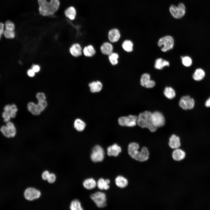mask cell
Returning a JSON list of instances; mask_svg holds the SVG:
<instances>
[{
  "label": "cell",
  "instance_id": "obj_18",
  "mask_svg": "<svg viewBox=\"0 0 210 210\" xmlns=\"http://www.w3.org/2000/svg\"><path fill=\"white\" fill-rule=\"evenodd\" d=\"M100 50L103 54L108 56L113 52V47L111 42H105L101 45Z\"/></svg>",
  "mask_w": 210,
  "mask_h": 210
},
{
  "label": "cell",
  "instance_id": "obj_45",
  "mask_svg": "<svg viewBox=\"0 0 210 210\" xmlns=\"http://www.w3.org/2000/svg\"><path fill=\"white\" fill-rule=\"evenodd\" d=\"M5 29V24L4 23L0 22V35H3Z\"/></svg>",
  "mask_w": 210,
  "mask_h": 210
},
{
  "label": "cell",
  "instance_id": "obj_39",
  "mask_svg": "<svg viewBox=\"0 0 210 210\" xmlns=\"http://www.w3.org/2000/svg\"><path fill=\"white\" fill-rule=\"evenodd\" d=\"M56 176L53 173H50L46 181L50 183H53L56 180Z\"/></svg>",
  "mask_w": 210,
  "mask_h": 210
},
{
  "label": "cell",
  "instance_id": "obj_20",
  "mask_svg": "<svg viewBox=\"0 0 210 210\" xmlns=\"http://www.w3.org/2000/svg\"><path fill=\"white\" fill-rule=\"evenodd\" d=\"M107 154L108 156H118L121 151V147L117 144H114L108 147L107 148Z\"/></svg>",
  "mask_w": 210,
  "mask_h": 210
},
{
  "label": "cell",
  "instance_id": "obj_9",
  "mask_svg": "<svg viewBox=\"0 0 210 210\" xmlns=\"http://www.w3.org/2000/svg\"><path fill=\"white\" fill-rule=\"evenodd\" d=\"M90 198L99 208H103L106 206V196L104 193L97 192L92 194Z\"/></svg>",
  "mask_w": 210,
  "mask_h": 210
},
{
  "label": "cell",
  "instance_id": "obj_16",
  "mask_svg": "<svg viewBox=\"0 0 210 210\" xmlns=\"http://www.w3.org/2000/svg\"><path fill=\"white\" fill-rule=\"evenodd\" d=\"M172 156L174 160L176 161H181L186 157V153L181 148H178L173 150Z\"/></svg>",
  "mask_w": 210,
  "mask_h": 210
},
{
  "label": "cell",
  "instance_id": "obj_1",
  "mask_svg": "<svg viewBox=\"0 0 210 210\" xmlns=\"http://www.w3.org/2000/svg\"><path fill=\"white\" fill-rule=\"evenodd\" d=\"M140 146L137 143L132 142L128 145V153L133 160L140 162L148 160L149 158V151L146 146L142 147L139 150Z\"/></svg>",
  "mask_w": 210,
  "mask_h": 210
},
{
  "label": "cell",
  "instance_id": "obj_19",
  "mask_svg": "<svg viewBox=\"0 0 210 210\" xmlns=\"http://www.w3.org/2000/svg\"><path fill=\"white\" fill-rule=\"evenodd\" d=\"M88 86L90 92L92 93L100 92L103 87L102 83L99 80L93 81L89 83Z\"/></svg>",
  "mask_w": 210,
  "mask_h": 210
},
{
  "label": "cell",
  "instance_id": "obj_13",
  "mask_svg": "<svg viewBox=\"0 0 210 210\" xmlns=\"http://www.w3.org/2000/svg\"><path fill=\"white\" fill-rule=\"evenodd\" d=\"M121 37L119 30L117 28H113L110 29L108 32V38L110 42L115 43L118 42Z\"/></svg>",
  "mask_w": 210,
  "mask_h": 210
},
{
  "label": "cell",
  "instance_id": "obj_38",
  "mask_svg": "<svg viewBox=\"0 0 210 210\" xmlns=\"http://www.w3.org/2000/svg\"><path fill=\"white\" fill-rule=\"evenodd\" d=\"M37 104L41 112L45 109L47 106V103L46 100L38 101Z\"/></svg>",
  "mask_w": 210,
  "mask_h": 210
},
{
  "label": "cell",
  "instance_id": "obj_10",
  "mask_svg": "<svg viewBox=\"0 0 210 210\" xmlns=\"http://www.w3.org/2000/svg\"><path fill=\"white\" fill-rule=\"evenodd\" d=\"M137 117L135 115H130L127 116H122L118 119L119 124L121 126L132 127L137 124Z\"/></svg>",
  "mask_w": 210,
  "mask_h": 210
},
{
  "label": "cell",
  "instance_id": "obj_2",
  "mask_svg": "<svg viewBox=\"0 0 210 210\" xmlns=\"http://www.w3.org/2000/svg\"><path fill=\"white\" fill-rule=\"evenodd\" d=\"M40 14L44 16L53 15L58 9L60 2L59 0H38Z\"/></svg>",
  "mask_w": 210,
  "mask_h": 210
},
{
  "label": "cell",
  "instance_id": "obj_23",
  "mask_svg": "<svg viewBox=\"0 0 210 210\" xmlns=\"http://www.w3.org/2000/svg\"><path fill=\"white\" fill-rule=\"evenodd\" d=\"M83 53L86 57H92L95 55L96 51L92 45H89L84 48L83 50Z\"/></svg>",
  "mask_w": 210,
  "mask_h": 210
},
{
  "label": "cell",
  "instance_id": "obj_7",
  "mask_svg": "<svg viewBox=\"0 0 210 210\" xmlns=\"http://www.w3.org/2000/svg\"><path fill=\"white\" fill-rule=\"evenodd\" d=\"M41 195V193L39 190L32 187L26 188L23 193L24 198L29 201L37 199L40 198Z\"/></svg>",
  "mask_w": 210,
  "mask_h": 210
},
{
  "label": "cell",
  "instance_id": "obj_47",
  "mask_svg": "<svg viewBox=\"0 0 210 210\" xmlns=\"http://www.w3.org/2000/svg\"><path fill=\"white\" fill-rule=\"evenodd\" d=\"M2 35H0V41L2 39Z\"/></svg>",
  "mask_w": 210,
  "mask_h": 210
},
{
  "label": "cell",
  "instance_id": "obj_17",
  "mask_svg": "<svg viewBox=\"0 0 210 210\" xmlns=\"http://www.w3.org/2000/svg\"><path fill=\"white\" fill-rule=\"evenodd\" d=\"M168 145L173 150L179 148L181 145L180 138L175 134L172 135L169 138Z\"/></svg>",
  "mask_w": 210,
  "mask_h": 210
},
{
  "label": "cell",
  "instance_id": "obj_22",
  "mask_svg": "<svg viewBox=\"0 0 210 210\" xmlns=\"http://www.w3.org/2000/svg\"><path fill=\"white\" fill-rule=\"evenodd\" d=\"M205 76V72L201 68L197 69L192 75L193 79L197 81L202 80Z\"/></svg>",
  "mask_w": 210,
  "mask_h": 210
},
{
  "label": "cell",
  "instance_id": "obj_36",
  "mask_svg": "<svg viewBox=\"0 0 210 210\" xmlns=\"http://www.w3.org/2000/svg\"><path fill=\"white\" fill-rule=\"evenodd\" d=\"M181 59L183 64L186 67H189L192 65V60L189 56L181 57Z\"/></svg>",
  "mask_w": 210,
  "mask_h": 210
},
{
  "label": "cell",
  "instance_id": "obj_5",
  "mask_svg": "<svg viewBox=\"0 0 210 210\" xmlns=\"http://www.w3.org/2000/svg\"><path fill=\"white\" fill-rule=\"evenodd\" d=\"M186 8L185 5L182 3L179 4L178 7L172 5L169 7L170 12L174 18L176 19L181 18L186 13Z\"/></svg>",
  "mask_w": 210,
  "mask_h": 210
},
{
  "label": "cell",
  "instance_id": "obj_4",
  "mask_svg": "<svg viewBox=\"0 0 210 210\" xmlns=\"http://www.w3.org/2000/svg\"><path fill=\"white\" fill-rule=\"evenodd\" d=\"M158 44L159 47H162L161 50L165 52L173 48L174 45V41L172 36H166L160 38Z\"/></svg>",
  "mask_w": 210,
  "mask_h": 210
},
{
  "label": "cell",
  "instance_id": "obj_12",
  "mask_svg": "<svg viewBox=\"0 0 210 210\" xmlns=\"http://www.w3.org/2000/svg\"><path fill=\"white\" fill-rule=\"evenodd\" d=\"M152 120L153 125L157 128L163 126L165 124L164 116L161 112L158 111L152 113Z\"/></svg>",
  "mask_w": 210,
  "mask_h": 210
},
{
  "label": "cell",
  "instance_id": "obj_25",
  "mask_svg": "<svg viewBox=\"0 0 210 210\" xmlns=\"http://www.w3.org/2000/svg\"><path fill=\"white\" fill-rule=\"evenodd\" d=\"M27 108L28 111L34 115H39L41 112L39 109L37 104L32 102H29L28 104Z\"/></svg>",
  "mask_w": 210,
  "mask_h": 210
},
{
  "label": "cell",
  "instance_id": "obj_14",
  "mask_svg": "<svg viewBox=\"0 0 210 210\" xmlns=\"http://www.w3.org/2000/svg\"><path fill=\"white\" fill-rule=\"evenodd\" d=\"M140 83L142 86L147 88H153L155 85V82L150 79L149 74L145 73L143 74L140 79Z\"/></svg>",
  "mask_w": 210,
  "mask_h": 210
},
{
  "label": "cell",
  "instance_id": "obj_30",
  "mask_svg": "<svg viewBox=\"0 0 210 210\" xmlns=\"http://www.w3.org/2000/svg\"><path fill=\"white\" fill-rule=\"evenodd\" d=\"M84 187L88 190L94 188L96 186L95 181L92 178L87 179L85 180L83 183Z\"/></svg>",
  "mask_w": 210,
  "mask_h": 210
},
{
  "label": "cell",
  "instance_id": "obj_43",
  "mask_svg": "<svg viewBox=\"0 0 210 210\" xmlns=\"http://www.w3.org/2000/svg\"><path fill=\"white\" fill-rule=\"evenodd\" d=\"M31 68L36 73L39 72L41 70L40 66L37 64H33Z\"/></svg>",
  "mask_w": 210,
  "mask_h": 210
},
{
  "label": "cell",
  "instance_id": "obj_27",
  "mask_svg": "<svg viewBox=\"0 0 210 210\" xmlns=\"http://www.w3.org/2000/svg\"><path fill=\"white\" fill-rule=\"evenodd\" d=\"M116 185L120 188H124L128 185V181L127 179L122 176H118L115 179Z\"/></svg>",
  "mask_w": 210,
  "mask_h": 210
},
{
  "label": "cell",
  "instance_id": "obj_31",
  "mask_svg": "<svg viewBox=\"0 0 210 210\" xmlns=\"http://www.w3.org/2000/svg\"><path fill=\"white\" fill-rule=\"evenodd\" d=\"M164 94L168 99H172L176 96V92L174 90L170 87H166L164 90Z\"/></svg>",
  "mask_w": 210,
  "mask_h": 210
},
{
  "label": "cell",
  "instance_id": "obj_26",
  "mask_svg": "<svg viewBox=\"0 0 210 210\" xmlns=\"http://www.w3.org/2000/svg\"><path fill=\"white\" fill-rule=\"evenodd\" d=\"M169 63L168 61L163 60L161 58H159L156 59L155 64V68L161 70L165 66H169Z\"/></svg>",
  "mask_w": 210,
  "mask_h": 210
},
{
  "label": "cell",
  "instance_id": "obj_40",
  "mask_svg": "<svg viewBox=\"0 0 210 210\" xmlns=\"http://www.w3.org/2000/svg\"><path fill=\"white\" fill-rule=\"evenodd\" d=\"M36 97L38 101L46 100V96L45 94L42 92H38L36 95Z\"/></svg>",
  "mask_w": 210,
  "mask_h": 210
},
{
  "label": "cell",
  "instance_id": "obj_29",
  "mask_svg": "<svg viewBox=\"0 0 210 210\" xmlns=\"http://www.w3.org/2000/svg\"><path fill=\"white\" fill-rule=\"evenodd\" d=\"M110 181L108 179L104 180L102 178L99 179L97 183L98 188L101 190H107L110 187L108 184L110 183Z\"/></svg>",
  "mask_w": 210,
  "mask_h": 210
},
{
  "label": "cell",
  "instance_id": "obj_21",
  "mask_svg": "<svg viewBox=\"0 0 210 210\" xmlns=\"http://www.w3.org/2000/svg\"><path fill=\"white\" fill-rule=\"evenodd\" d=\"M18 110L16 106L14 104L6 105L4 108V111L9 113L12 118L16 117Z\"/></svg>",
  "mask_w": 210,
  "mask_h": 210
},
{
  "label": "cell",
  "instance_id": "obj_33",
  "mask_svg": "<svg viewBox=\"0 0 210 210\" xmlns=\"http://www.w3.org/2000/svg\"><path fill=\"white\" fill-rule=\"evenodd\" d=\"M119 55L118 53L113 52L108 55V59L111 64L113 66L117 65L118 62Z\"/></svg>",
  "mask_w": 210,
  "mask_h": 210
},
{
  "label": "cell",
  "instance_id": "obj_32",
  "mask_svg": "<svg viewBox=\"0 0 210 210\" xmlns=\"http://www.w3.org/2000/svg\"><path fill=\"white\" fill-rule=\"evenodd\" d=\"M85 126V123L80 119H77L74 121V127L78 131L81 132L83 131Z\"/></svg>",
  "mask_w": 210,
  "mask_h": 210
},
{
  "label": "cell",
  "instance_id": "obj_35",
  "mask_svg": "<svg viewBox=\"0 0 210 210\" xmlns=\"http://www.w3.org/2000/svg\"><path fill=\"white\" fill-rule=\"evenodd\" d=\"M3 35L6 39L12 40L15 38L16 34L15 31L8 30L5 29Z\"/></svg>",
  "mask_w": 210,
  "mask_h": 210
},
{
  "label": "cell",
  "instance_id": "obj_42",
  "mask_svg": "<svg viewBox=\"0 0 210 210\" xmlns=\"http://www.w3.org/2000/svg\"><path fill=\"white\" fill-rule=\"evenodd\" d=\"M36 73L32 69H29L27 70V74L28 76L30 78L34 77L36 75Z\"/></svg>",
  "mask_w": 210,
  "mask_h": 210
},
{
  "label": "cell",
  "instance_id": "obj_24",
  "mask_svg": "<svg viewBox=\"0 0 210 210\" xmlns=\"http://www.w3.org/2000/svg\"><path fill=\"white\" fill-rule=\"evenodd\" d=\"M64 14L67 18L71 20H74L76 16L77 11L74 7L70 6L65 10Z\"/></svg>",
  "mask_w": 210,
  "mask_h": 210
},
{
  "label": "cell",
  "instance_id": "obj_41",
  "mask_svg": "<svg viewBox=\"0 0 210 210\" xmlns=\"http://www.w3.org/2000/svg\"><path fill=\"white\" fill-rule=\"evenodd\" d=\"M2 116L3 118L4 121L6 123L9 121L11 118L9 114L4 111L2 113Z\"/></svg>",
  "mask_w": 210,
  "mask_h": 210
},
{
  "label": "cell",
  "instance_id": "obj_34",
  "mask_svg": "<svg viewBox=\"0 0 210 210\" xmlns=\"http://www.w3.org/2000/svg\"><path fill=\"white\" fill-rule=\"evenodd\" d=\"M69 208L71 210H83L80 202L77 199L74 200L71 202Z\"/></svg>",
  "mask_w": 210,
  "mask_h": 210
},
{
  "label": "cell",
  "instance_id": "obj_3",
  "mask_svg": "<svg viewBox=\"0 0 210 210\" xmlns=\"http://www.w3.org/2000/svg\"><path fill=\"white\" fill-rule=\"evenodd\" d=\"M152 114L151 112L148 111L140 113L137 117V124L141 127L147 128L151 132H154L157 128L152 123Z\"/></svg>",
  "mask_w": 210,
  "mask_h": 210
},
{
  "label": "cell",
  "instance_id": "obj_15",
  "mask_svg": "<svg viewBox=\"0 0 210 210\" xmlns=\"http://www.w3.org/2000/svg\"><path fill=\"white\" fill-rule=\"evenodd\" d=\"M69 51L70 54L75 57H79L83 53L82 47L78 43H75L72 44L69 48Z\"/></svg>",
  "mask_w": 210,
  "mask_h": 210
},
{
  "label": "cell",
  "instance_id": "obj_11",
  "mask_svg": "<svg viewBox=\"0 0 210 210\" xmlns=\"http://www.w3.org/2000/svg\"><path fill=\"white\" fill-rule=\"evenodd\" d=\"M195 104L194 99L189 95L183 96L179 102V106L185 110L192 109L194 106Z\"/></svg>",
  "mask_w": 210,
  "mask_h": 210
},
{
  "label": "cell",
  "instance_id": "obj_44",
  "mask_svg": "<svg viewBox=\"0 0 210 210\" xmlns=\"http://www.w3.org/2000/svg\"><path fill=\"white\" fill-rule=\"evenodd\" d=\"M50 174L48 170H46L43 171L41 175L42 179L46 181Z\"/></svg>",
  "mask_w": 210,
  "mask_h": 210
},
{
  "label": "cell",
  "instance_id": "obj_6",
  "mask_svg": "<svg viewBox=\"0 0 210 210\" xmlns=\"http://www.w3.org/2000/svg\"><path fill=\"white\" fill-rule=\"evenodd\" d=\"M0 131L5 136L8 138L14 137L16 134V129L14 124L10 121L6 123V125L2 126Z\"/></svg>",
  "mask_w": 210,
  "mask_h": 210
},
{
  "label": "cell",
  "instance_id": "obj_28",
  "mask_svg": "<svg viewBox=\"0 0 210 210\" xmlns=\"http://www.w3.org/2000/svg\"><path fill=\"white\" fill-rule=\"evenodd\" d=\"M122 47L125 51L130 52L133 50V43L131 40L126 39L123 42Z\"/></svg>",
  "mask_w": 210,
  "mask_h": 210
},
{
  "label": "cell",
  "instance_id": "obj_46",
  "mask_svg": "<svg viewBox=\"0 0 210 210\" xmlns=\"http://www.w3.org/2000/svg\"><path fill=\"white\" fill-rule=\"evenodd\" d=\"M205 106L206 107H210V97H209L206 101Z\"/></svg>",
  "mask_w": 210,
  "mask_h": 210
},
{
  "label": "cell",
  "instance_id": "obj_8",
  "mask_svg": "<svg viewBox=\"0 0 210 210\" xmlns=\"http://www.w3.org/2000/svg\"><path fill=\"white\" fill-rule=\"evenodd\" d=\"M105 155L104 151L99 145H96L92 148L90 158L94 162H100L104 159Z\"/></svg>",
  "mask_w": 210,
  "mask_h": 210
},
{
  "label": "cell",
  "instance_id": "obj_37",
  "mask_svg": "<svg viewBox=\"0 0 210 210\" xmlns=\"http://www.w3.org/2000/svg\"><path fill=\"white\" fill-rule=\"evenodd\" d=\"M5 29L8 30L15 31V26L14 23L11 21L8 20L5 22Z\"/></svg>",
  "mask_w": 210,
  "mask_h": 210
}]
</instances>
